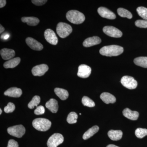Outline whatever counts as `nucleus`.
Listing matches in <instances>:
<instances>
[{"label":"nucleus","instance_id":"f03ea898","mask_svg":"<svg viewBox=\"0 0 147 147\" xmlns=\"http://www.w3.org/2000/svg\"><path fill=\"white\" fill-rule=\"evenodd\" d=\"M67 19L72 24H80L85 21V16L82 12L77 10L69 11L66 15Z\"/></svg>","mask_w":147,"mask_h":147},{"label":"nucleus","instance_id":"c756f323","mask_svg":"<svg viewBox=\"0 0 147 147\" xmlns=\"http://www.w3.org/2000/svg\"><path fill=\"white\" fill-rule=\"evenodd\" d=\"M82 102L83 105L88 107H94L95 104L91 99L88 96H84L82 99Z\"/></svg>","mask_w":147,"mask_h":147},{"label":"nucleus","instance_id":"a19ab883","mask_svg":"<svg viewBox=\"0 0 147 147\" xmlns=\"http://www.w3.org/2000/svg\"><path fill=\"white\" fill-rule=\"evenodd\" d=\"M2 111L1 109H0V115L2 114Z\"/></svg>","mask_w":147,"mask_h":147},{"label":"nucleus","instance_id":"393cba45","mask_svg":"<svg viewBox=\"0 0 147 147\" xmlns=\"http://www.w3.org/2000/svg\"><path fill=\"white\" fill-rule=\"evenodd\" d=\"M134 62L136 65L147 68V57H141L135 58Z\"/></svg>","mask_w":147,"mask_h":147},{"label":"nucleus","instance_id":"6ab92c4d","mask_svg":"<svg viewBox=\"0 0 147 147\" xmlns=\"http://www.w3.org/2000/svg\"><path fill=\"white\" fill-rule=\"evenodd\" d=\"M45 106L51 112L54 113H57L59 108L57 101L54 98H51L47 101L45 104Z\"/></svg>","mask_w":147,"mask_h":147},{"label":"nucleus","instance_id":"4468645a","mask_svg":"<svg viewBox=\"0 0 147 147\" xmlns=\"http://www.w3.org/2000/svg\"><path fill=\"white\" fill-rule=\"evenodd\" d=\"M101 40L98 36H94L88 38L85 40L83 42V45L84 47H88L100 44Z\"/></svg>","mask_w":147,"mask_h":147},{"label":"nucleus","instance_id":"ea45409f","mask_svg":"<svg viewBox=\"0 0 147 147\" xmlns=\"http://www.w3.org/2000/svg\"><path fill=\"white\" fill-rule=\"evenodd\" d=\"M106 147H119L117 146H116L115 145H113V144H110L108 145V146H107Z\"/></svg>","mask_w":147,"mask_h":147},{"label":"nucleus","instance_id":"2eb2a0df","mask_svg":"<svg viewBox=\"0 0 147 147\" xmlns=\"http://www.w3.org/2000/svg\"><path fill=\"white\" fill-rule=\"evenodd\" d=\"M22 94V90L16 87L11 88L7 90L4 92V94L5 96L15 98L20 97Z\"/></svg>","mask_w":147,"mask_h":147},{"label":"nucleus","instance_id":"4be33fe9","mask_svg":"<svg viewBox=\"0 0 147 147\" xmlns=\"http://www.w3.org/2000/svg\"><path fill=\"white\" fill-rule=\"evenodd\" d=\"M21 21L24 23H27L30 26H36L39 24L40 21L38 18L35 17H23L21 18Z\"/></svg>","mask_w":147,"mask_h":147},{"label":"nucleus","instance_id":"473e14b6","mask_svg":"<svg viewBox=\"0 0 147 147\" xmlns=\"http://www.w3.org/2000/svg\"><path fill=\"white\" fill-rule=\"evenodd\" d=\"M15 109V106L12 102H9L7 105L4 108V112L6 113H12Z\"/></svg>","mask_w":147,"mask_h":147},{"label":"nucleus","instance_id":"dca6fc26","mask_svg":"<svg viewBox=\"0 0 147 147\" xmlns=\"http://www.w3.org/2000/svg\"><path fill=\"white\" fill-rule=\"evenodd\" d=\"M0 54L3 59L5 60H10L15 56V52L12 49L3 48L0 51Z\"/></svg>","mask_w":147,"mask_h":147},{"label":"nucleus","instance_id":"f257e3e1","mask_svg":"<svg viewBox=\"0 0 147 147\" xmlns=\"http://www.w3.org/2000/svg\"><path fill=\"white\" fill-rule=\"evenodd\" d=\"M123 52V47L117 45L104 46L99 51V53L101 55L110 57L119 56Z\"/></svg>","mask_w":147,"mask_h":147},{"label":"nucleus","instance_id":"a878e982","mask_svg":"<svg viewBox=\"0 0 147 147\" xmlns=\"http://www.w3.org/2000/svg\"><path fill=\"white\" fill-rule=\"evenodd\" d=\"M117 13L119 16L124 18H127L128 19H131L132 15L130 11L127 9L123 8H119L117 9Z\"/></svg>","mask_w":147,"mask_h":147},{"label":"nucleus","instance_id":"58836bf2","mask_svg":"<svg viewBox=\"0 0 147 147\" xmlns=\"http://www.w3.org/2000/svg\"><path fill=\"white\" fill-rule=\"evenodd\" d=\"M9 37V35L8 34H6L3 37H1V38H3L4 39L6 40L8 39Z\"/></svg>","mask_w":147,"mask_h":147},{"label":"nucleus","instance_id":"9d476101","mask_svg":"<svg viewBox=\"0 0 147 147\" xmlns=\"http://www.w3.org/2000/svg\"><path fill=\"white\" fill-rule=\"evenodd\" d=\"M49 69L48 66L45 64L35 66L32 69V72L34 76H42L44 75Z\"/></svg>","mask_w":147,"mask_h":147},{"label":"nucleus","instance_id":"b1692460","mask_svg":"<svg viewBox=\"0 0 147 147\" xmlns=\"http://www.w3.org/2000/svg\"><path fill=\"white\" fill-rule=\"evenodd\" d=\"M99 127L97 125L93 126L84 133L83 136V139L84 140H87V139H89L96 133H97L99 130Z\"/></svg>","mask_w":147,"mask_h":147},{"label":"nucleus","instance_id":"a211bd4d","mask_svg":"<svg viewBox=\"0 0 147 147\" xmlns=\"http://www.w3.org/2000/svg\"><path fill=\"white\" fill-rule=\"evenodd\" d=\"M100 98L106 104L114 103L116 101L115 96L108 92L102 93L100 95Z\"/></svg>","mask_w":147,"mask_h":147},{"label":"nucleus","instance_id":"423d86ee","mask_svg":"<svg viewBox=\"0 0 147 147\" xmlns=\"http://www.w3.org/2000/svg\"><path fill=\"white\" fill-rule=\"evenodd\" d=\"M7 132L13 137L21 138L25 134L26 129L23 125H19L9 127L7 129Z\"/></svg>","mask_w":147,"mask_h":147},{"label":"nucleus","instance_id":"1a4fd4ad","mask_svg":"<svg viewBox=\"0 0 147 147\" xmlns=\"http://www.w3.org/2000/svg\"><path fill=\"white\" fill-rule=\"evenodd\" d=\"M44 36L47 42L53 45L57 44L58 39L55 32L50 29H47L44 32Z\"/></svg>","mask_w":147,"mask_h":147},{"label":"nucleus","instance_id":"4c0bfd02","mask_svg":"<svg viewBox=\"0 0 147 147\" xmlns=\"http://www.w3.org/2000/svg\"><path fill=\"white\" fill-rule=\"evenodd\" d=\"M4 28L1 25H0V33L2 34V33L4 31Z\"/></svg>","mask_w":147,"mask_h":147},{"label":"nucleus","instance_id":"72a5a7b5","mask_svg":"<svg viewBox=\"0 0 147 147\" xmlns=\"http://www.w3.org/2000/svg\"><path fill=\"white\" fill-rule=\"evenodd\" d=\"M45 112V109L44 107L42 105L38 106L36 109L34 110V113L36 115H41L44 114Z\"/></svg>","mask_w":147,"mask_h":147},{"label":"nucleus","instance_id":"6e6552de","mask_svg":"<svg viewBox=\"0 0 147 147\" xmlns=\"http://www.w3.org/2000/svg\"><path fill=\"white\" fill-rule=\"evenodd\" d=\"M103 32L110 37L120 38L122 36V32L117 28L111 26H107L103 28Z\"/></svg>","mask_w":147,"mask_h":147},{"label":"nucleus","instance_id":"aec40b11","mask_svg":"<svg viewBox=\"0 0 147 147\" xmlns=\"http://www.w3.org/2000/svg\"><path fill=\"white\" fill-rule=\"evenodd\" d=\"M108 136L113 141H118L122 137L123 132L121 130H110L108 131Z\"/></svg>","mask_w":147,"mask_h":147},{"label":"nucleus","instance_id":"412c9836","mask_svg":"<svg viewBox=\"0 0 147 147\" xmlns=\"http://www.w3.org/2000/svg\"><path fill=\"white\" fill-rule=\"evenodd\" d=\"M21 62V59L19 57L13 58L7 61L4 63L3 66L5 68H13L16 67Z\"/></svg>","mask_w":147,"mask_h":147},{"label":"nucleus","instance_id":"f704fd0d","mask_svg":"<svg viewBox=\"0 0 147 147\" xmlns=\"http://www.w3.org/2000/svg\"><path fill=\"white\" fill-rule=\"evenodd\" d=\"M47 0H32V2L37 6H41L47 2Z\"/></svg>","mask_w":147,"mask_h":147},{"label":"nucleus","instance_id":"bb28decb","mask_svg":"<svg viewBox=\"0 0 147 147\" xmlns=\"http://www.w3.org/2000/svg\"><path fill=\"white\" fill-rule=\"evenodd\" d=\"M40 98L38 96H35L33 98L31 101L29 102L28 107L30 109H33L35 107H37L40 102Z\"/></svg>","mask_w":147,"mask_h":147},{"label":"nucleus","instance_id":"ddd939ff","mask_svg":"<svg viewBox=\"0 0 147 147\" xmlns=\"http://www.w3.org/2000/svg\"><path fill=\"white\" fill-rule=\"evenodd\" d=\"M98 12L101 17L107 19H115L116 17L115 14L113 12L108 8L102 7L98 8Z\"/></svg>","mask_w":147,"mask_h":147},{"label":"nucleus","instance_id":"9b49d317","mask_svg":"<svg viewBox=\"0 0 147 147\" xmlns=\"http://www.w3.org/2000/svg\"><path fill=\"white\" fill-rule=\"evenodd\" d=\"M91 73V68L89 66L85 64L79 65L78 67L77 75L82 78H88Z\"/></svg>","mask_w":147,"mask_h":147},{"label":"nucleus","instance_id":"2f4dec72","mask_svg":"<svg viewBox=\"0 0 147 147\" xmlns=\"http://www.w3.org/2000/svg\"><path fill=\"white\" fill-rule=\"evenodd\" d=\"M135 26L140 28H147V20H138L135 21Z\"/></svg>","mask_w":147,"mask_h":147},{"label":"nucleus","instance_id":"c9c22d12","mask_svg":"<svg viewBox=\"0 0 147 147\" xmlns=\"http://www.w3.org/2000/svg\"><path fill=\"white\" fill-rule=\"evenodd\" d=\"M7 147H18V143L13 139H10L8 142Z\"/></svg>","mask_w":147,"mask_h":147},{"label":"nucleus","instance_id":"39448f33","mask_svg":"<svg viewBox=\"0 0 147 147\" xmlns=\"http://www.w3.org/2000/svg\"><path fill=\"white\" fill-rule=\"evenodd\" d=\"M64 141V137L61 134L55 133L48 139L47 142L48 147H57L62 144Z\"/></svg>","mask_w":147,"mask_h":147},{"label":"nucleus","instance_id":"7c9ffc66","mask_svg":"<svg viewBox=\"0 0 147 147\" xmlns=\"http://www.w3.org/2000/svg\"><path fill=\"white\" fill-rule=\"evenodd\" d=\"M137 12L139 16L144 18L145 20H147V8L144 7H139L137 8Z\"/></svg>","mask_w":147,"mask_h":147},{"label":"nucleus","instance_id":"5701e85b","mask_svg":"<svg viewBox=\"0 0 147 147\" xmlns=\"http://www.w3.org/2000/svg\"><path fill=\"white\" fill-rule=\"evenodd\" d=\"M55 94L62 100H65L68 98V92L66 90L60 88H56L54 90Z\"/></svg>","mask_w":147,"mask_h":147},{"label":"nucleus","instance_id":"e433bc0d","mask_svg":"<svg viewBox=\"0 0 147 147\" xmlns=\"http://www.w3.org/2000/svg\"><path fill=\"white\" fill-rule=\"evenodd\" d=\"M6 4V1L1 0L0 1V8H1L5 6Z\"/></svg>","mask_w":147,"mask_h":147},{"label":"nucleus","instance_id":"f8f14e48","mask_svg":"<svg viewBox=\"0 0 147 147\" xmlns=\"http://www.w3.org/2000/svg\"><path fill=\"white\" fill-rule=\"evenodd\" d=\"M26 41L27 45L32 50L40 51L43 49V46L42 44L32 38H27Z\"/></svg>","mask_w":147,"mask_h":147},{"label":"nucleus","instance_id":"7ed1b4c3","mask_svg":"<svg viewBox=\"0 0 147 147\" xmlns=\"http://www.w3.org/2000/svg\"><path fill=\"white\" fill-rule=\"evenodd\" d=\"M51 121L47 119L37 118L32 122V125L36 130L40 131H46L51 127Z\"/></svg>","mask_w":147,"mask_h":147},{"label":"nucleus","instance_id":"0eeeda50","mask_svg":"<svg viewBox=\"0 0 147 147\" xmlns=\"http://www.w3.org/2000/svg\"><path fill=\"white\" fill-rule=\"evenodd\" d=\"M123 86L129 89L136 88L137 86V82L133 77L128 76H123L121 80Z\"/></svg>","mask_w":147,"mask_h":147},{"label":"nucleus","instance_id":"f3484780","mask_svg":"<svg viewBox=\"0 0 147 147\" xmlns=\"http://www.w3.org/2000/svg\"><path fill=\"white\" fill-rule=\"evenodd\" d=\"M123 114L125 117L131 120H137L139 117V113L137 111H132L128 108H126L123 111Z\"/></svg>","mask_w":147,"mask_h":147},{"label":"nucleus","instance_id":"c85d7f7f","mask_svg":"<svg viewBox=\"0 0 147 147\" xmlns=\"http://www.w3.org/2000/svg\"><path fill=\"white\" fill-rule=\"evenodd\" d=\"M135 134L136 137L139 139H142L147 135L146 129L138 128L135 130Z\"/></svg>","mask_w":147,"mask_h":147},{"label":"nucleus","instance_id":"cd10ccee","mask_svg":"<svg viewBox=\"0 0 147 147\" xmlns=\"http://www.w3.org/2000/svg\"><path fill=\"white\" fill-rule=\"evenodd\" d=\"M78 115L75 112H71L67 116V121L69 124H74L77 122Z\"/></svg>","mask_w":147,"mask_h":147},{"label":"nucleus","instance_id":"20e7f679","mask_svg":"<svg viewBox=\"0 0 147 147\" xmlns=\"http://www.w3.org/2000/svg\"><path fill=\"white\" fill-rule=\"evenodd\" d=\"M56 30L58 35L62 38L68 36L72 32L71 26L63 22H60L57 24Z\"/></svg>","mask_w":147,"mask_h":147},{"label":"nucleus","instance_id":"79ce46f5","mask_svg":"<svg viewBox=\"0 0 147 147\" xmlns=\"http://www.w3.org/2000/svg\"><path fill=\"white\" fill-rule=\"evenodd\" d=\"M79 115H82V114H81V113H80V114H79Z\"/></svg>","mask_w":147,"mask_h":147}]
</instances>
